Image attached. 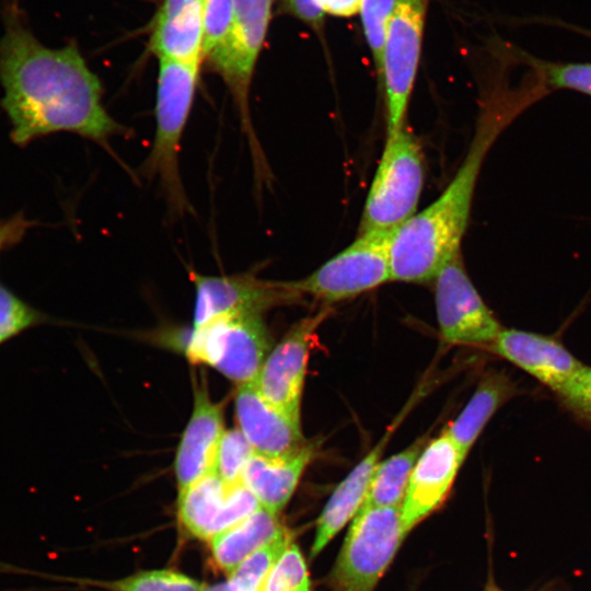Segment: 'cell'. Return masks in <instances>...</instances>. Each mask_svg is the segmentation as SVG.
<instances>
[{"label":"cell","mask_w":591,"mask_h":591,"mask_svg":"<svg viewBox=\"0 0 591 591\" xmlns=\"http://www.w3.org/2000/svg\"><path fill=\"white\" fill-rule=\"evenodd\" d=\"M0 38L1 105L11 139L26 146L54 132H71L106 149L127 135L103 104V85L78 46L43 45L33 34L19 0H5Z\"/></svg>","instance_id":"1"},{"label":"cell","mask_w":591,"mask_h":591,"mask_svg":"<svg viewBox=\"0 0 591 591\" xmlns=\"http://www.w3.org/2000/svg\"><path fill=\"white\" fill-rule=\"evenodd\" d=\"M530 91H494L483 102L475 134L457 172L442 194L398 228L391 243L392 280H433L457 253L466 231L483 162L500 132L533 101Z\"/></svg>","instance_id":"2"},{"label":"cell","mask_w":591,"mask_h":591,"mask_svg":"<svg viewBox=\"0 0 591 591\" xmlns=\"http://www.w3.org/2000/svg\"><path fill=\"white\" fill-rule=\"evenodd\" d=\"M201 63L159 60L154 103V136L141 172L159 182L167 208L183 216L192 207L179 166L181 142L199 81Z\"/></svg>","instance_id":"3"},{"label":"cell","mask_w":591,"mask_h":591,"mask_svg":"<svg viewBox=\"0 0 591 591\" xmlns=\"http://www.w3.org/2000/svg\"><path fill=\"white\" fill-rule=\"evenodd\" d=\"M271 8L273 0H235L229 32L204 59L221 77L232 95L258 181L265 179L269 171L253 127L250 92L268 32Z\"/></svg>","instance_id":"4"},{"label":"cell","mask_w":591,"mask_h":591,"mask_svg":"<svg viewBox=\"0 0 591 591\" xmlns=\"http://www.w3.org/2000/svg\"><path fill=\"white\" fill-rule=\"evenodd\" d=\"M425 181L424 152L405 124L387 132L359 233L396 231L415 216Z\"/></svg>","instance_id":"5"},{"label":"cell","mask_w":591,"mask_h":591,"mask_svg":"<svg viewBox=\"0 0 591 591\" xmlns=\"http://www.w3.org/2000/svg\"><path fill=\"white\" fill-rule=\"evenodd\" d=\"M182 349L192 363L209 366L241 385L256 380L271 338L262 314H225L193 327Z\"/></svg>","instance_id":"6"},{"label":"cell","mask_w":591,"mask_h":591,"mask_svg":"<svg viewBox=\"0 0 591 591\" xmlns=\"http://www.w3.org/2000/svg\"><path fill=\"white\" fill-rule=\"evenodd\" d=\"M406 535L401 508L358 512L327 576L328 591H374Z\"/></svg>","instance_id":"7"},{"label":"cell","mask_w":591,"mask_h":591,"mask_svg":"<svg viewBox=\"0 0 591 591\" xmlns=\"http://www.w3.org/2000/svg\"><path fill=\"white\" fill-rule=\"evenodd\" d=\"M394 232L359 233L350 245L311 275L289 281L290 287L298 293L337 302L392 280L391 243Z\"/></svg>","instance_id":"8"},{"label":"cell","mask_w":591,"mask_h":591,"mask_svg":"<svg viewBox=\"0 0 591 591\" xmlns=\"http://www.w3.org/2000/svg\"><path fill=\"white\" fill-rule=\"evenodd\" d=\"M429 0H395L382 55L380 80L387 113V132L405 124L420 59Z\"/></svg>","instance_id":"9"},{"label":"cell","mask_w":591,"mask_h":591,"mask_svg":"<svg viewBox=\"0 0 591 591\" xmlns=\"http://www.w3.org/2000/svg\"><path fill=\"white\" fill-rule=\"evenodd\" d=\"M433 280L443 340L452 345L489 346L502 327L467 276L461 253L454 255Z\"/></svg>","instance_id":"10"},{"label":"cell","mask_w":591,"mask_h":591,"mask_svg":"<svg viewBox=\"0 0 591 591\" xmlns=\"http://www.w3.org/2000/svg\"><path fill=\"white\" fill-rule=\"evenodd\" d=\"M328 311L321 310L294 324L271 348L253 382L267 401L299 424L312 340Z\"/></svg>","instance_id":"11"},{"label":"cell","mask_w":591,"mask_h":591,"mask_svg":"<svg viewBox=\"0 0 591 591\" xmlns=\"http://www.w3.org/2000/svg\"><path fill=\"white\" fill-rule=\"evenodd\" d=\"M259 508L242 482L229 484L212 472L179 490L177 517L189 535L210 541Z\"/></svg>","instance_id":"12"},{"label":"cell","mask_w":591,"mask_h":591,"mask_svg":"<svg viewBox=\"0 0 591 591\" xmlns=\"http://www.w3.org/2000/svg\"><path fill=\"white\" fill-rule=\"evenodd\" d=\"M190 278L196 289L193 327L225 314H262L299 294L289 282L263 280L251 273L208 276L192 271Z\"/></svg>","instance_id":"13"},{"label":"cell","mask_w":591,"mask_h":591,"mask_svg":"<svg viewBox=\"0 0 591 591\" xmlns=\"http://www.w3.org/2000/svg\"><path fill=\"white\" fill-rule=\"evenodd\" d=\"M465 457L445 432L427 442L401 507L406 534L444 502Z\"/></svg>","instance_id":"14"},{"label":"cell","mask_w":591,"mask_h":591,"mask_svg":"<svg viewBox=\"0 0 591 591\" xmlns=\"http://www.w3.org/2000/svg\"><path fill=\"white\" fill-rule=\"evenodd\" d=\"M223 405L210 398L206 381H194V408L174 457V473L182 490L215 472L224 433Z\"/></svg>","instance_id":"15"},{"label":"cell","mask_w":591,"mask_h":591,"mask_svg":"<svg viewBox=\"0 0 591 591\" xmlns=\"http://www.w3.org/2000/svg\"><path fill=\"white\" fill-rule=\"evenodd\" d=\"M488 347L556 394L584 367L558 340L532 332L502 328Z\"/></svg>","instance_id":"16"},{"label":"cell","mask_w":591,"mask_h":591,"mask_svg":"<svg viewBox=\"0 0 591 591\" xmlns=\"http://www.w3.org/2000/svg\"><path fill=\"white\" fill-rule=\"evenodd\" d=\"M234 412L237 429L255 453L283 456L299 451L309 442L302 434L301 424L267 401L254 383L237 385Z\"/></svg>","instance_id":"17"},{"label":"cell","mask_w":591,"mask_h":591,"mask_svg":"<svg viewBox=\"0 0 591 591\" xmlns=\"http://www.w3.org/2000/svg\"><path fill=\"white\" fill-rule=\"evenodd\" d=\"M204 0H162L151 23L149 49L158 60L201 63Z\"/></svg>","instance_id":"18"},{"label":"cell","mask_w":591,"mask_h":591,"mask_svg":"<svg viewBox=\"0 0 591 591\" xmlns=\"http://www.w3.org/2000/svg\"><path fill=\"white\" fill-rule=\"evenodd\" d=\"M314 453L315 447L311 442L283 456L254 453L243 468L241 482L260 507L279 514L291 499Z\"/></svg>","instance_id":"19"},{"label":"cell","mask_w":591,"mask_h":591,"mask_svg":"<svg viewBox=\"0 0 591 591\" xmlns=\"http://www.w3.org/2000/svg\"><path fill=\"white\" fill-rule=\"evenodd\" d=\"M387 436L370 450L334 489L316 520L311 557L317 556L359 511Z\"/></svg>","instance_id":"20"},{"label":"cell","mask_w":591,"mask_h":591,"mask_svg":"<svg viewBox=\"0 0 591 591\" xmlns=\"http://www.w3.org/2000/svg\"><path fill=\"white\" fill-rule=\"evenodd\" d=\"M286 531L279 514L260 507L209 541L211 557L219 569L231 575L245 559Z\"/></svg>","instance_id":"21"},{"label":"cell","mask_w":591,"mask_h":591,"mask_svg":"<svg viewBox=\"0 0 591 591\" xmlns=\"http://www.w3.org/2000/svg\"><path fill=\"white\" fill-rule=\"evenodd\" d=\"M515 392L514 383L503 372H488L480 380L463 410L444 431L465 456L493 415Z\"/></svg>","instance_id":"22"},{"label":"cell","mask_w":591,"mask_h":591,"mask_svg":"<svg viewBox=\"0 0 591 591\" xmlns=\"http://www.w3.org/2000/svg\"><path fill=\"white\" fill-rule=\"evenodd\" d=\"M426 444V439L421 438L402 452L380 461L358 512L376 508H401L413 468Z\"/></svg>","instance_id":"23"},{"label":"cell","mask_w":591,"mask_h":591,"mask_svg":"<svg viewBox=\"0 0 591 591\" xmlns=\"http://www.w3.org/2000/svg\"><path fill=\"white\" fill-rule=\"evenodd\" d=\"M545 91L572 90L591 96V62H553L521 56Z\"/></svg>","instance_id":"24"},{"label":"cell","mask_w":591,"mask_h":591,"mask_svg":"<svg viewBox=\"0 0 591 591\" xmlns=\"http://www.w3.org/2000/svg\"><path fill=\"white\" fill-rule=\"evenodd\" d=\"M292 538L286 531L245 559L229 575L228 591H259L266 573Z\"/></svg>","instance_id":"25"},{"label":"cell","mask_w":591,"mask_h":591,"mask_svg":"<svg viewBox=\"0 0 591 591\" xmlns=\"http://www.w3.org/2000/svg\"><path fill=\"white\" fill-rule=\"evenodd\" d=\"M259 591H312L305 558L293 541L271 565Z\"/></svg>","instance_id":"26"},{"label":"cell","mask_w":591,"mask_h":591,"mask_svg":"<svg viewBox=\"0 0 591 591\" xmlns=\"http://www.w3.org/2000/svg\"><path fill=\"white\" fill-rule=\"evenodd\" d=\"M100 586L109 591H201L205 584L178 571L152 569Z\"/></svg>","instance_id":"27"},{"label":"cell","mask_w":591,"mask_h":591,"mask_svg":"<svg viewBox=\"0 0 591 591\" xmlns=\"http://www.w3.org/2000/svg\"><path fill=\"white\" fill-rule=\"evenodd\" d=\"M45 320L42 312L0 283V345Z\"/></svg>","instance_id":"28"},{"label":"cell","mask_w":591,"mask_h":591,"mask_svg":"<svg viewBox=\"0 0 591 591\" xmlns=\"http://www.w3.org/2000/svg\"><path fill=\"white\" fill-rule=\"evenodd\" d=\"M395 0H361L359 14L374 67L381 74L383 46Z\"/></svg>","instance_id":"29"},{"label":"cell","mask_w":591,"mask_h":591,"mask_svg":"<svg viewBox=\"0 0 591 591\" xmlns=\"http://www.w3.org/2000/svg\"><path fill=\"white\" fill-rule=\"evenodd\" d=\"M361 0H281V10L320 30L326 15L349 18L359 13Z\"/></svg>","instance_id":"30"},{"label":"cell","mask_w":591,"mask_h":591,"mask_svg":"<svg viewBox=\"0 0 591 591\" xmlns=\"http://www.w3.org/2000/svg\"><path fill=\"white\" fill-rule=\"evenodd\" d=\"M254 453L252 445L237 428L227 430L219 445L215 473L225 483L241 482L243 468Z\"/></svg>","instance_id":"31"},{"label":"cell","mask_w":591,"mask_h":591,"mask_svg":"<svg viewBox=\"0 0 591 591\" xmlns=\"http://www.w3.org/2000/svg\"><path fill=\"white\" fill-rule=\"evenodd\" d=\"M234 8L235 0H204V59L229 32Z\"/></svg>","instance_id":"32"},{"label":"cell","mask_w":591,"mask_h":591,"mask_svg":"<svg viewBox=\"0 0 591 591\" xmlns=\"http://www.w3.org/2000/svg\"><path fill=\"white\" fill-rule=\"evenodd\" d=\"M557 395L575 415L591 421V368L584 366Z\"/></svg>","instance_id":"33"},{"label":"cell","mask_w":591,"mask_h":591,"mask_svg":"<svg viewBox=\"0 0 591 591\" xmlns=\"http://www.w3.org/2000/svg\"><path fill=\"white\" fill-rule=\"evenodd\" d=\"M22 217L16 216L10 220H0V253L4 247L20 241L26 224Z\"/></svg>","instance_id":"34"},{"label":"cell","mask_w":591,"mask_h":591,"mask_svg":"<svg viewBox=\"0 0 591 591\" xmlns=\"http://www.w3.org/2000/svg\"><path fill=\"white\" fill-rule=\"evenodd\" d=\"M201 591H228V583L220 582L211 586L205 584Z\"/></svg>","instance_id":"35"},{"label":"cell","mask_w":591,"mask_h":591,"mask_svg":"<svg viewBox=\"0 0 591 591\" xmlns=\"http://www.w3.org/2000/svg\"><path fill=\"white\" fill-rule=\"evenodd\" d=\"M483 591H503V590L498 588L495 583L489 582V583H487V586L485 587V589Z\"/></svg>","instance_id":"36"}]
</instances>
